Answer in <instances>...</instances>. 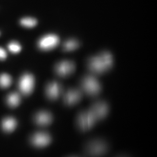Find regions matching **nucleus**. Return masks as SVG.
Segmentation results:
<instances>
[{
	"label": "nucleus",
	"instance_id": "nucleus-2",
	"mask_svg": "<svg viewBox=\"0 0 157 157\" xmlns=\"http://www.w3.org/2000/svg\"><path fill=\"white\" fill-rule=\"evenodd\" d=\"M109 150L108 144L105 140L97 139L90 140L85 146V152L90 157H101Z\"/></svg>",
	"mask_w": 157,
	"mask_h": 157
},
{
	"label": "nucleus",
	"instance_id": "nucleus-10",
	"mask_svg": "<svg viewBox=\"0 0 157 157\" xmlns=\"http://www.w3.org/2000/svg\"><path fill=\"white\" fill-rule=\"evenodd\" d=\"M82 92L76 89H71L67 91L64 94V103L68 106H72L78 103L82 98Z\"/></svg>",
	"mask_w": 157,
	"mask_h": 157
},
{
	"label": "nucleus",
	"instance_id": "nucleus-12",
	"mask_svg": "<svg viewBox=\"0 0 157 157\" xmlns=\"http://www.w3.org/2000/svg\"><path fill=\"white\" fill-rule=\"evenodd\" d=\"M33 119L36 124L40 126H46L52 122L53 117L49 112L42 110L36 113L34 115Z\"/></svg>",
	"mask_w": 157,
	"mask_h": 157
},
{
	"label": "nucleus",
	"instance_id": "nucleus-4",
	"mask_svg": "<svg viewBox=\"0 0 157 157\" xmlns=\"http://www.w3.org/2000/svg\"><path fill=\"white\" fill-rule=\"evenodd\" d=\"M97 120L89 110H82L78 113L76 119V126L82 131L91 128L95 124Z\"/></svg>",
	"mask_w": 157,
	"mask_h": 157
},
{
	"label": "nucleus",
	"instance_id": "nucleus-7",
	"mask_svg": "<svg viewBox=\"0 0 157 157\" xmlns=\"http://www.w3.org/2000/svg\"><path fill=\"white\" fill-rule=\"evenodd\" d=\"M59 43V37L54 34H48L42 37L38 42L41 50L49 51L55 48Z\"/></svg>",
	"mask_w": 157,
	"mask_h": 157
},
{
	"label": "nucleus",
	"instance_id": "nucleus-19",
	"mask_svg": "<svg viewBox=\"0 0 157 157\" xmlns=\"http://www.w3.org/2000/svg\"><path fill=\"white\" fill-rule=\"evenodd\" d=\"M7 54L6 50L2 47H0V60H5L7 57Z\"/></svg>",
	"mask_w": 157,
	"mask_h": 157
},
{
	"label": "nucleus",
	"instance_id": "nucleus-6",
	"mask_svg": "<svg viewBox=\"0 0 157 157\" xmlns=\"http://www.w3.org/2000/svg\"><path fill=\"white\" fill-rule=\"evenodd\" d=\"M109 105L107 102L99 101L92 104L89 110L98 121L106 117L109 112Z\"/></svg>",
	"mask_w": 157,
	"mask_h": 157
},
{
	"label": "nucleus",
	"instance_id": "nucleus-11",
	"mask_svg": "<svg viewBox=\"0 0 157 157\" xmlns=\"http://www.w3.org/2000/svg\"><path fill=\"white\" fill-rule=\"evenodd\" d=\"M45 94L49 100H56L63 93L61 85L56 81L52 82L46 85L45 89Z\"/></svg>",
	"mask_w": 157,
	"mask_h": 157
},
{
	"label": "nucleus",
	"instance_id": "nucleus-9",
	"mask_svg": "<svg viewBox=\"0 0 157 157\" xmlns=\"http://www.w3.org/2000/svg\"><path fill=\"white\" fill-rule=\"evenodd\" d=\"M51 140V137L48 133L39 132L33 135L31 137L30 141L36 147H44L49 145Z\"/></svg>",
	"mask_w": 157,
	"mask_h": 157
},
{
	"label": "nucleus",
	"instance_id": "nucleus-5",
	"mask_svg": "<svg viewBox=\"0 0 157 157\" xmlns=\"http://www.w3.org/2000/svg\"><path fill=\"white\" fill-rule=\"evenodd\" d=\"M20 92L25 96L31 94L35 87V78L31 74L26 73L20 78L18 84Z\"/></svg>",
	"mask_w": 157,
	"mask_h": 157
},
{
	"label": "nucleus",
	"instance_id": "nucleus-13",
	"mask_svg": "<svg viewBox=\"0 0 157 157\" xmlns=\"http://www.w3.org/2000/svg\"><path fill=\"white\" fill-rule=\"evenodd\" d=\"M17 123L16 119L12 117H8L4 119L2 122V128L6 132H11L16 128Z\"/></svg>",
	"mask_w": 157,
	"mask_h": 157
},
{
	"label": "nucleus",
	"instance_id": "nucleus-17",
	"mask_svg": "<svg viewBox=\"0 0 157 157\" xmlns=\"http://www.w3.org/2000/svg\"><path fill=\"white\" fill-rule=\"evenodd\" d=\"M37 23L36 20L33 17H26L21 20L20 24L24 27L32 28L36 26Z\"/></svg>",
	"mask_w": 157,
	"mask_h": 157
},
{
	"label": "nucleus",
	"instance_id": "nucleus-1",
	"mask_svg": "<svg viewBox=\"0 0 157 157\" xmlns=\"http://www.w3.org/2000/svg\"><path fill=\"white\" fill-rule=\"evenodd\" d=\"M113 63L112 55L105 52L90 59L88 62V67L93 73L101 74L109 70Z\"/></svg>",
	"mask_w": 157,
	"mask_h": 157
},
{
	"label": "nucleus",
	"instance_id": "nucleus-14",
	"mask_svg": "<svg viewBox=\"0 0 157 157\" xmlns=\"http://www.w3.org/2000/svg\"><path fill=\"white\" fill-rule=\"evenodd\" d=\"M6 102L9 107L11 108L17 107L21 102L20 95L17 92L11 93L7 96Z\"/></svg>",
	"mask_w": 157,
	"mask_h": 157
},
{
	"label": "nucleus",
	"instance_id": "nucleus-15",
	"mask_svg": "<svg viewBox=\"0 0 157 157\" xmlns=\"http://www.w3.org/2000/svg\"><path fill=\"white\" fill-rule=\"evenodd\" d=\"M79 45V42L77 40L70 39L65 42L63 45V48L65 51H71L78 48Z\"/></svg>",
	"mask_w": 157,
	"mask_h": 157
},
{
	"label": "nucleus",
	"instance_id": "nucleus-20",
	"mask_svg": "<svg viewBox=\"0 0 157 157\" xmlns=\"http://www.w3.org/2000/svg\"><path fill=\"white\" fill-rule=\"evenodd\" d=\"M117 157H127L126 156H118Z\"/></svg>",
	"mask_w": 157,
	"mask_h": 157
},
{
	"label": "nucleus",
	"instance_id": "nucleus-16",
	"mask_svg": "<svg viewBox=\"0 0 157 157\" xmlns=\"http://www.w3.org/2000/svg\"><path fill=\"white\" fill-rule=\"evenodd\" d=\"M12 83V78L9 74L3 73L0 75V86L3 88L9 87Z\"/></svg>",
	"mask_w": 157,
	"mask_h": 157
},
{
	"label": "nucleus",
	"instance_id": "nucleus-3",
	"mask_svg": "<svg viewBox=\"0 0 157 157\" xmlns=\"http://www.w3.org/2000/svg\"><path fill=\"white\" fill-rule=\"evenodd\" d=\"M81 87L83 92L91 97L98 95L102 90V86L100 82L91 75H87L82 78Z\"/></svg>",
	"mask_w": 157,
	"mask_h": 157
},
{
	"label": "nucleus",
	"instance_id": "nucleus-18",
	"mask_svg": "<svg viewBox=\"0 0 157 157\" xmlns=\"http://www.w3.org/2000/svg\"><path fill=\"white\" fill-rule=\"evenodd\" d=\"M9 50L12 53H18L21 51V47L19 43L17 42H11L8 45Z\"/></svg>",
	"mask_w": 157,
	"mask_h": 157
},
{
	"label": "nucleus",
	"instance_id": "nucleus-21",
	"mask_svg": "<svg viewBox=\"0 0 157 157\" xmlns=\"http://www.w3.org/2000/svg\"></svg>",
	"mask_w": 157,
	"mask_h": 157
},
{
	"label": "nucleus",
	"instance_id": "nucleus-8",
	"mask_svg": "<svg viewBox=\"0 0 157 157\" xmlns=\"http://www.w3.org/2000/svg\"><path fill=\"white\" fill-rule=\"evenodd\" d=\"M76 65L70 61H63L58 63L55 67V71L57 75L61 77H67L74 73Z\"/></svg>",
	"mask_w": 157,
	"mask_h": 157
}]
</instances>
